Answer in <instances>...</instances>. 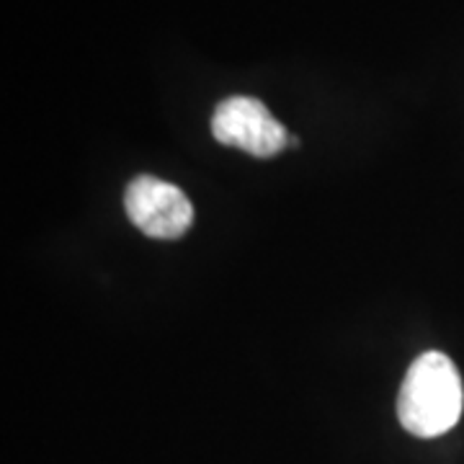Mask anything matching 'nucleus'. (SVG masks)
<instances>
[{
    "label": "nucleus",
    "mask_w": 464,
    "mask_h": 464,
    "mask_svg": "<svg viewBox=\"0 0 464 464\" xmlns=\"http://www.w3.org/2000/svg\"><path fill=\"white\" fill-rule=\"evenodd\" d=\"M462 377L441 351H426L415 359L400 384L398 418L405 431L436 439L451 431L462 415Z\"/></svg>",
    "instance_id": "nucleus-1"
},
{
    "label": "nucleus",
    "mask_w": 464,
    "mask_h": 464,
    "mask_svg": "<svg viewBox=\"0 0 464 464\" xmlns=\"http://www.w3.org/2000/svg\"><path fill=\"white\" fill-rule=\"evenodd\" d=\"M212 134L227 148L246 150L256 158H271L289 145V132L266 109L264 101L232 96L217 103L212 114Z\"/></svg>",
    "instance_id": "nucleus-2"
},
{
    "label": "nucleus",
    "mask_w": 464,
    "mask_h": 464,
    "mask_svg": "<svg viewBox=\"0 0 464 464\" xmlns=\"http://www.w3.org/2000/svg\"><path fill=\"white\" fill-rule=\"evenodd\" d=\"M124 209L137 230L158 240H176L186 235L194 222V207L188 197L179 186L155 176H137L127 186Z\"/></svg>",
    "instance_id": "nucleus-3"
}]
</instances>
